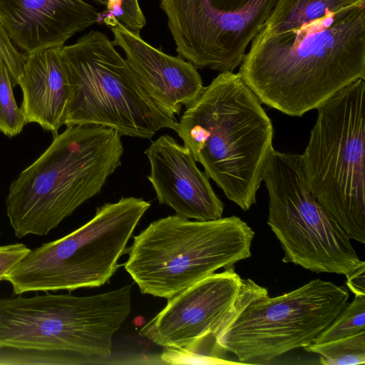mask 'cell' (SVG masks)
Instances as JSON below:
<instances>
[{
    "label": "cell",
    "mask_w": 365,
    "mask_h": 365,
    "mask_svg": "<svg viewBox=\"0 0 365 365\" xmlns=\"http://www.w3.org/2000/svg\"><path fill=\"white\" fill-rule=\"evenodd\" d=\"M252 229L237 216L190 220L176 215L151 222L125 252L124 267L141 293L170 299L251 256Z\"/></svg>",
    "instance_id": "obj_5"
},
{
    "label": "cell",
    "mask_w": 365,
    "mask_h": 365,
    "mask_svg": "<svg viewBox=\"0 0 365 365\" xmlns=\"http://www.w3.org/2000/svg\"><path fill=\"white\" fill-rule=\"evenodd\" d=\"M320 356L324 365H356L365 364V331L345 338L312 343L304 348Z\"/></svg>",
    "instance_id": "obj_18"
},
{
    "label": "cell",
    "mask_w": 365,
    "mask_h": 365,
    "mask_svg": "<svg viewBox=\"0 0 365 365\" xmlns=\"http://www.w3.org/2000/svg\"><path fill=\"white\" fill-rule=\"evenodd\" d=\"M29 250L23 243L0 245V281Z\"/></svg>",
    "instance_id": "obj_23"
},
{
    "label": "cell",
    "mask_w": 365,
    "mask_h": 365,
    "mask_svg": "<svg viewBox=\"0 0 365 365\" xmlns=\"http://www.w3.org/2000/svg\"><path fill=\"white\" fill-rule=\"evenodd\" d=\"M365 83L358 79L317 108L302 157L307 185L351 240L365 243Z\"/></svg>",
    "instance_id": "obj_6"
},
{
    "label": "cell",
    "mask_w": 365,
    "mask_h": 365,
    "mask_svg": "<svg viewBox=\"0 0 365 365\" xmlns=\"http://www.w3.org/2000/svg\"><path fill=\"white\" fill-rule=\"evenodd\" d=\"M239 73L260 102L302 116L365 78V7L346 9L279 33L262 29Z\"/></svg>",
    "instance_id": "obj_1"
},
{
    "label": "cell",
    "mask_w": 365,
    "mask_h": 365,
    "mask_svg": "<svg viewBox=\"0 0 365 365\" xmlns=\"http://www.w3.org/2000/svg\"><path fill=\"white\" fill-rule=\"evenodd\" d=\"M130 284L91 296L0 299V364L76 365L108 359L131 310Z\"/></svg>",
    "instance_id": "obj_2"
},
{
    "label": "cell",
    "mask_w": 365,
    "mask_h": 365,
    "mask_svg": "<svg viewBox=\"0 0 365 365\" xmlns=\"http://www.w3.org/2000/svg\"><path fill=\"white\" fill-rule=\"evenodd\" d=\"M262 180L269 195L267 225L283 250L284 262L346 277L365 264L351 239L309 190L301 155L273 149Z\"/></svg>",
    "instance_id": "obj_9"
},
{
    "label": "cell",
    "mask_w": 365,
    "mask_h": 365,
    "mask_svg": "<svg viewBox=\"0 0 365 365\" xmlns=\"http://www.w3.org/2000/svg\"><path fill=\"white\" fill-rule=\"evenodd\" d=\"M175 131L230 200L244 211L256 202L273 127L239 73H220L204 87Z\"/></svg>",
    "instance_id": "obj_3"
},
{
    "label": "cell",
    "mask_w": 365,
    "mask_h": 365,
    "mask_svg": "<svg viewBox=\"0 0 365 365\" xmlns=\"http://www.w3.org/2000/svg\"><path fill=\"white\" fill-rule=\"evenodd\" d=\"M150 202L122 197L97 207L67 235L30 250L3 277L14 295L97 287L107 283Z\"/></svg>",
    "instance_id": "obj_8"
},
{
    "label": "cell",
    "mask_w": 365,
    "mask_h": 365,
    "mask_svg": "<svg viewBox=\"0 0 365 365\" xmlns=\"http://www.w3.org/2000/svg\"><path fill=\"white\" fill-rule=\"evenodd\" d=\"M26 56L25 53L14 46L0 22V59L4 63L11 76L14 87L19 83Z\"/></svg>",
    "instance_id": "obj_22"
},
{
    "label": "cell",
    "mask_w": 365,
    "mask_h": 365,
    "mask_svg": "<svg viewBox=\"0 0 365 365\" xmlns=\"http://www.w3.org/2000/svg\"><path fill=\"white\" fill-rule=\"evenodd\" d=\"M100 18L96 8L83 0H0V22L26 55L62 47Z\"/></svg>",
    "instance_id": "obj_15"
},
{
    "label": "cell",
    "mask_w": 365,
    "mask_h": 365,
    "mask_svg": "<svg viewBox=\"0 0 365 365\" xmlns=\"http://www.w3.org/2000/svg\"><path fill=\"white\" fill-rule=\"evenodd\" d=\"M242 281L233 266L206 277L168 299L140 335L165 349H182L203 339L215 341L241 308Z\"/></svg>",
    "instance_id": "obj_12"
},
{
    "label": "cell",
    "mask_w": 365,
    "mask_h": 365,
    "mask_svg": "<svg viewBox=\"0 0 365 365\" xmlns=\"http://www.w3.org/2000/svg\"><path fill=\"white\" fill-rule=\"evenodd\" d=\"M103 21L113 34V43L124 52L141 86L166 115L176 119L183 106L200 96L202 81L191 63L153 47L111 15Z\"/></svg>",
    "instance_id": "obj_13"
},
{
    "label": "cell",
    "mask_w": 365,
    "mask_h": 365,
    "mask_svg": "<svg viewBox=\"0 0 365 365\" xmlns=\"http://www.w3.org/2000/svg\"><path fill=\"white\" fill-rule=\"evenodd\" d=\"M346 285L355 295H365V264L346 276Z\"/></svg>",
    "instance_id": "obj_24"
},
{
    "label": "cell",
    "mask_w": 365,
    "mask_h": 365,
    "mask_svg": "<svg viewBox=\"0 0 365 365\" xmlns=\"http://www.w3.org/2000/svg\"><path fill=\"white\" fill-rule=\"evenodd\" d=\"M106 11L130 31L140 34L146 24L139 0H106Z\"/></svg>",
    "instance_id": "obj_21"
},
{
    "label": "cell",
    "mask_w": 365,
    "mask_h": 365,
    "mask_svg": "<svg viewBox=\"0 0 365 365\" xmlns=\"http://www.w3.org/2000/svg\"><path fill=\"white\" fill-rule=\"evenodd\" d=\"M145 154L150 165L147 178L160 204L168 205L185 219L209 221L222 217L224 204L187 146L165 134L153 140Z\"/></svg>",
    "instance_id": "obj_14"
},
{
    "label": "cell",
    "mask_w": 365,
    "mask_h": 365,
    "mask_svg": "<svg viewBox=\"0 0 365 365\" xmlns=\"http://www.w3.org/2000/svg\"><path fill=\"white\" fill-rule=\"evenodd\" d=\"M69 96L64 125H98L121 135L150 139L176 119L162 112L109 38L91 30L61 48Z\"/></svg>",
    "instance_id": "obj_7"
},
{
    "label": "cell",
    "mask_w": 365,
    "mask_h": 365,
    "mask_svg": "<svg viewBox=\"0 0 365 365\" xmlns=\"http://www.w3.org/2000/svg\"><path fill=\"white\" fill-rule=\"evenodd\" d=\"M11 76L0 59V132L13 138L28 123L24 111L19 107L13 93Z\"/></svg>",
    "instance_id": "obj_20"
},
{
    "label": "cell",
    "mask_w": 365,
    "mask_h": 365,
    "mask_svg": "<svg viewBox=\"0 0 365 365\" xmlns=\"http://www.w3.org/2000/svg\"><path fill=\"white\" fill-rule=\"evenodd\" d=\"M344 286L316 279L287 293L252 301L215 339V350L233 354L240 363H267L305 348L347 304Z\"/></svg>",
    "instance_id": "obj_10"
},
{
    "label": "cell",
    "mask_w": 365,
    "mask_h": 365,
    "mask_svg": "<svg viewBox=\"0 0 365 365\" xmlns=\"http://www.w3.org/2000/svg\"><path fill=\"white\" fill-rule=\"evenodd\" d=\"M365 331V295H355L313 343H324Z\"/></svg>",
    "instance_id": "obj_19"
},
{
    "label": "cell",
    "mask_w": 365,
    "mask_h": 365,
    "mask_svg": "<svg viewBox=\"0 0 365 365\" xmlns=\"http://www.w3.org/2000/svg\"><path fill=\"white\" fill-rule=\"evenodd\" d=\"M61 48H47L26 55L18 83L23 93L20 107L27 123H37L53 137L64 125L69 96Z\"/></svg>",
    "instance_id": "obj_16"
},
{
    "label": "cell",
    "mask_w": 365,
    "mask_h": 365,
    "mask_svg": "<svg viewBox=\"0 0 365 365\" xmlns=\"http://www.w3.org/2000/svg\"><path fill=\"white\" fill-rule=\"evenodd\" d=\"M91 1H95L96 3L101 4V5L105 6L107 4V1L106 0H91Z\"/></svg>",
    "instance_id": "obj_25"
},
{
    "label": "cell",
    "mask_w": 365,
    "mask_h": 365,
    "mask_svg": "<svg viewBox=\"0 0 365 365\" xmlns=\"http://www.w3.org/2000/svg\"><path fill=\"white\" fill-rule=\"evenodd\" d=\"M277 0H161L179 56L195 68L232 72Z\"/></svg>",
    "instance_id": "obj_11"
},
{
    "label": "cell",
    "mask_w": 365,
    "mask_h": 365,
    "mask_svg": "<svg viewBox=\"0 0 365 365\" xmlns=\"http://www.w3.org/2000/svg\"><path fill=\"white\" fill-rule=\"evenodd\" d=\"M121 135L98 125L67 127L10 185L6 215L14 235L43 236L98 194L121 165Z\"/></svg>",
    "instance_id": "obj_4"
},
{
    "label": "cell",
    "mask_w": 365,
    "mask_h": 365,
    "mask_svg": "<svg viewBox=\"0 0 365 365\" xmlns=\"http://www.w3.org/2000/svg\"><path fill=\"white\" fill-rule=\"evenodd\" d=\"M365 7V0H277L264 30L279 33L292 30L329 14Z\"/></svg>",
    "instance_id": "obj_17"
}]
</instances>
